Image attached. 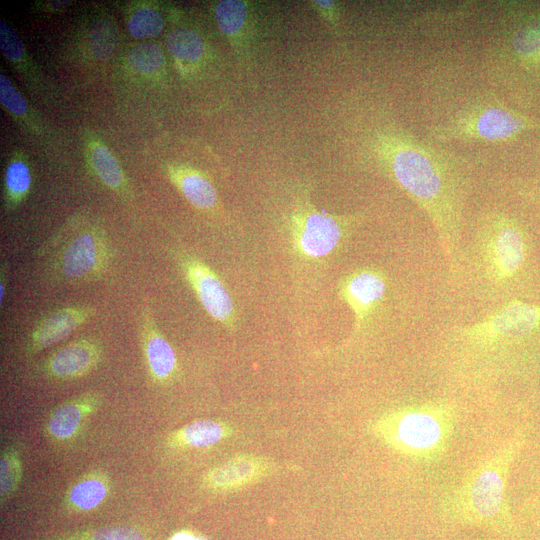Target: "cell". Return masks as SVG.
<instances>
[{
  "mask_svg": "<svg viewBox=\"0 0 540 540\" xmlns=\"http://www.w3.org/2000/svg\"><path fill=\"white\" fill-rule=\"evenodd\" d=\"M372 151L380 169L426 213L448 264L456 266L465 196L459 168L443 153L398 129L378 131Z\"/></svg>",
  "mask_w": 540,
  "mask_h": 540,
  "instance_id": "cell-1",
  "label": "cell"
},
{
  "mask_svg": "<svg viewBox=\"0 0 540 540\" xmlns=\"http://www.w3.org/2000/svg\"><path fill=\"white\" fill-rule=\"evenodd\" d=\"M525 441V432L517 430L474 463L442 496L439 516L445 525L479 529L506 539L519 536L507 487Z\"/></svg>",
  "mask_w": 540,
  "mask_h": 540,
  "instance_id": "cell-2",
  "label": "cell"
},
{
  "mask_svg": "<svg viewBox=\"0 0 540 540\" xmlns=\"http://www.w3.org/2000/svg\"><path fill=\"white\" fill-rule=\"evenodd\" d=\"M457 419L454 403L431 400L384 412L370 424V431L396 454L416 463H434L447 454Z\"/></svg>",
  "mask_w": 540,
  "mask_h": 540,
  "instance_id": "cell-3",
  "label": "cell"
},
{
  "mask_svg": "<svg viewBox=\"0 0 540 540\" xmlns=\"http://www.w3.org/2000/svg\"><path fill=\"white\" fill-rule=\"evenodd\" d=\"M474 253L479 272L490 285L511 286L527 269L531 242L527 230L515 217L491 212L478 225Z\"/></svg>",
  "mask_w": 540,
  "mask_h": 540,
  "instance_id": "cell-4",
  "label": "cell"
},
{
  "mask_svg": "<svg viewBox=\"0 0 540 540\" xmlns=\"http://www.w3.org/2000/svg\"><path fill=\"white\" fill-rule=\"evenodd\" d=\"M359 221V215H332L316 209L309 199L299 200L288 218L293 251L305 260L325 258L340 247Z\"/></svg>",
  "mask_w": 540,
  "mask_h": 540,
  "instance_id": "cell-5",
  "label": "cell"
},
{
  "mask_svg": "<svg viewBox=\"0 0 540 540\" xmlns=\"http://www.w3.org/2000/svg\"><path fill=\"white\" fill-rule=\"evenodd\" d=\"M467 345L495 350L526 341L540 333V305L511 300L486 317L456 329Z\"/></svg>",
  "mask_w": 540,
  "mask_h": 540,
  "instance_id": "cell-6",
  "label": "cell"
},
{
  "mask_svg": "<svg viewBox=\"0 0 540 540\" xmlns=\"http://www.w3.org/2000/svg\"><path fill=\"white\" fill-rule=\"evenodd\" d=\"M534 126V122L503 105L482 103L434 128L431 135L440 141L505 142L516 139Z\"/></svg>",
  "mask_w": 540,
  "mask_h": 540,
  "instance_id": "cell-7",
  "label": "cell"
},
{
  "mask_svg": "<svg viewBox=\"0 0 540 540\" xmlns=\"http://www.w3.org/2000/svg\"><path fill=\"white\" fill-rule=\"evenodd\" d=\"M112 246L102 228L88 226L64 240L51 261V272L57 280L85 283L99 279L112 259Z\"/></svg>",
  "mask_w": 540,
  "mask_h": 540,
  "instance_id": "cell-8",
  "label": "cell"
},
{
  "mask_svg": "<svg viewBox=\"0 0 540 540\" xmlns=\"http://www.w3.org/2000/svg\"><path fill=\"white\" fill-rule=\"evenodd\" d=\"M176 262L207 314L227 329L237 323L233 299L220 276L203 260L186 250L175 253Z\"/></svg>",
  "mask_w": 540,
  "mask_h": 540,
  "instance_id": "cell-9",
  "label": "cell"
},
{
  "mask_svg": "<svg viewBox=\"0 0 540 540\" xmlns=\"http://www.w3.org/2000/svg\"><path fill=\"white\" fill-rule=\"evenodd\" d=\"M388 281L383 271L362 267L345 275L338 284V294L354 316V334L362 332L383 305Z\"/></svg>",
  "mask_w": 540,
  "mask_h": 540,
  "instance_id": "cell-10",
  "label": "cell"
},
{
  "mask_svg": "<svg viewBox=\"0 0 540 540\" xmlns=\"http://www.w3.org/2000/svg\"><path fill=\"white\" fill-rule=\"evenodd\" d=\"M95 314L94 307L73 304L53 309L34 324L26 345L27 354H35L68 337Z\"/></svg>",
  "mask_w": 540,
  "mask_h": 540,
  "instance_id": "cell-11",
  "label": "cell"
},
{
  "mask_svg": "<svg viewBox=\"0 0 540 540\" xmlns=\"http://www.w3.org/2000/svg\"><path fill=\"white\" fill-rule=\"evenodd\" d=\"M103 349L90 337H81L53 352L43 364L44 373L57 380L82 377L98 366Z\"/></svg>",
  "mask_w": 540,
  "mask_h": 540,
  "instance_id": "cell-12",
  "label": "cell"
},
{
  "mask_svg": "<svg viewBox=\"0 0 540 540\" xmlns=\"http://www.w3.org/2000/svg\"><path fill=\"white\" fill-rule=\"evenodd\" d=\"M213 11L220 31L239 54L245 55L257 35L256 6L250 1L221 0L214 4Z\"/></svg>",
  "mask_w": 540,
  "mask_h": 540,
  "instance_id": "cell-13",
  "label": "cell"
},
{
  "mask_svg": "<svg viewBox=\"0 0 540 540\" xmlns=\"http://www.w3.org/2000/svg\"><path fill=\"white\" fill-rule=\"evenodd\" d=\"M0 48L29 90L45 102L53 103L57 96L53 85L37 67L16 31L3 19L0 20Z\"/></svg>",
  "mask_w": 540,
  "mask_h": 540,
  "instance_id": "cell-14",
  "label": "cell"
},
{
  "mask_svg": "<svg viewBox=\"0 0 540 540\" xmlns=\"http://www.w3.org/2000/svg\"><path fill=\"white\" fill-rule=\"evenodd\" d=\"M272 470L273 464L265 457L239 455L209 471L204 482L213 490H234L266 477Z\"/></svg>",
  "mask_w": 540,
  "mask_h": 540,
  "instance_id": "cell-15",
  "label": "cell"
},
{
  "mask_svg": "<svg viewBox=\"0 0 540 540\" xmlns=\"http://www.w3.org/2000/svg\"><path fill=\"white\" fill-rule=\"evenodd\" d=\"M140 328L143 351L151 376L160 382L171 379L177 368L175 351L147 311L142 314Z\"/></svg>",
  "mask_w": 540,
  "mask_h": 540,
  "instance_id": "cell-16",
  "label": "cell"
},
{
  "mask_svg": "<svg viewBox=\"0 0 540 540\" xmlns=\"http://www.w3.org/2000/svg\"><path fill=\"white\" fill-rule=\"evenodd\" d=\"M165 173L182 196L196 209L211 211L217 206L216 188L200 170L172 162L165 165Z\"/></svg>",
  "mask_w": 540,
  "mask_h": 540,
  "instance_id": "cell-17",
  "label": "cell"
},
{
  "mask_svg": "<svg viewBox=\"0 0 540 540\" xmlns=\"http://www.w3.org/2000/svg\"><path fill=\"white\" fill-rule=\"evenodd\" d=\"M85 155L90 170L104 186L123 198L131 196V186L124 170L99 138H86Z\"/></svg>",
  "mask_w": 540,
  "mask_h": 540,
  "instance_id": "cell-18",
  "label": "cell"
},
{
  "mask_svg": "<svg viewBox=\"0 0 540 540\" xmlns=\"http://www.w3.org/2000/svg\"><path fill=\"white\" fill-rule=\"evenodd\" d=\"M0 101L11 117L30 135L42 140L50 138L49 128L41 116L3 72L0 73Z\"/></svg>",
  "mask_w": 540,
  "mask_h": 540,
  "instance_id": "cell-19",
  "label": "cell"
},
{
  "mask_svg": "<svg viewBox=\"0 0 540 540\" xmlns=\"http://www.w3.org/2000/svg\"><path fill=\"white\" fill-rule=\"evenodd\" d=\"M166 47L185 73H194L205 65L207 46L203 37L191 28H175L166 36Z\"/></svg>",
  "mask_w": 540,
  "mask_h": 540,
  "instance_id": "cell-20",
  "label": "cell"
},
{
  "mask_svg": "<svg viewBox=\"0 0 540 540\" xmlns=\"http://www.w3.org/2000/svg\"><path fill=\"white\" fill-rule=\"evenodd\" d=\"M84 51L96 61L110 59L118 44V29L109 14H96L84 26Z\"/></svg>",
  "mask_w": 540,
  "mask_h": 540,
  "instance_id": "cell-21",
  "label": "cell"
},
{
  "mask_svg": "<svg viewBox=\"0 0 540 540\" xmlns=\"http://www.w3.org/2000/svg\"><path fill=\"white\" fill-rule=\"evenodd\" d=\"M511 50L527 68H540V12L522 20L510 37Z\"/></svg>",
  "mask_w": 540,
  "mask_h": 540,
  "instance_id": "cell-22",
  "label": "cell"
},
{
  "mask_svg": "<svg viewBox=\"0 0 540 540\" xmlns=\"http://www.w3.org/2000/svg\"><path fill=\"white\" fill-rule=\"evenodd\" d=\"M96 399L93 394L85 395L57 407L48 421L50 434L61 440L73 436L81 425L84 415L93 410Z\"/></svg>",
  "mask_w": 540,
  "mask_h": 540,
  "instance_id": "cell-23",
  "label": "cell"
},
{
  "mask_svg": "<svg viewBox=\"0 0 540 540\" xmlns=\"http://www.w3.org/2000/svg\"><path fill=\"white\" fill-rule=\"evenodd\" d=\"M32 184L28 160L21 154L9 158L4 171L3 198L6 210H15L29 194Z\"/></svg>",
  "mask_w": 540,
  "mask_h": 540,
  "instance_id": "cell-24",
  "label": "cell"
},
{
  "mask_svg": "<svg viewBox=\"0 0 540 540\" xmlns=\"http://www.w3.org/2000/svg\"><path fill=\"white\" fill-rule=\"evenodd\" d=\"M231 428L214 420H198L176 431L172 444L181 447H209L231 434Z\"/></svg>",
  "mask_w": 540,
  "mask_h": 540,
  "instance_id": "cell-25",
  "label": "cell"
},
{
  "mask_svg": "<svg viewBox=\"0 0 540 540\" xmlns=\"http://www.w3.org/2000/svg\"><path fill=\"white\" fill-rule=\"evenodd\" d=\"M126 64L132 72L153 77L164 73L166 58L162 48L153 42H142L133 45L127 52Z\"/></svg>",
  "mask_w": 540,
  "mask_h": 540,
  "instance_id": "cell-26",
  "label": "cell"
},
{
  "mask_svg": "<svg viewBox=\"0 0 540 540\" xmlns=\"http://www.w3.org/2000/svg\"><path fill=\"white\" fill-rule=\"evenodd\" d=\"M127 28L135 38L156 37L165 28L162 13L152 4H137L127 16Z\"/></svg>",
  "mask_w": 540,
  "mask_h": 540,
  "instance_id": "cell-27",
  "label": "cell"
},
{
  "mask_svg": "<svg viewBox=\"0 0 540 540\" xmlns=\"http://www.w3.org/2000/svg\"><path fill=\"white\" fill-rule=\"evenodd\" d=\"M106 492V486L101 480L86 479L72 487L69 500L79 509L90 510L103 501Z\"/></svg>",
  "mask_w": 540,
  "mask_h": 540,
  "instance_id": "cell-28",
  "label": "cell"
},
{
  "mask_svg": "<svg viewBox=\"0 0 540 540\" xmlns=\"http://www.w3.org/2000/svg\"><path fill=\"white\" fill-rule=\"evenodd\" d=\"M1 495L8 496L17 486L20 478V463L13 453L1 459Z\"/></svg>",
  "mask_w": 540,
  "mask_h": 540,
  "instance_id": "cell-29",
  "label": "cell"
},
{
  "mask_svg": "<svg viewBox=\"0 0 540 540\" xmlns=\"http://www.w3.org/2000/svg\"><path fill=\"white\" fill-rule=\"evenodd\" d=\"M93 540H144L135 529L122 526L104 527L91 534Z\"/></svg>",
  "mask_w": 540,
  "mask_h": 540,
  "instance_id": "cell-30",
  "label": "cell"
},
{
  "mask_svg": "<svg viewBox=\"0 0 540 540\" xmlns=\"http://www.w3.org/2000/svg\"><path fill=\"white\" fill-rule=\"evenodd\" d=\"M311 5L334 31L338 30L341 17V5L339 2L315 0L311 2Z\"/></svg>",
  "mask_w": 540,
  "mask_h": 540,
  "instance_id": "cell-31",
  "label": "cell"
},
{
  "mask_svg": "<svg viewBox=\"0 0 540 540\" xmlns=\"http://www.w3.org/2000/svg\"><path fill=\"white\" fill-rule=\"evenodd\" d=\"M69 0H48L35 2L34 10L38 13L53 14L59 13L71 5Z\"/></svg>",
  "mask_w": 540,
  "mask_h": 540,
  "instance_id": "cell-32",
  "label": "cell"
},
{
  "mask_svg": "<svg viewBox=\"0 0 540 540\" xmlns=\"http://www.w3.org/2000/svg\"><path fill=\"white\" fill-rule=\"evenodd\" d=\"M7 267L6 263L2 262L0 270V305L2 306L7 292Z\"/></svg>",
  "mask_w": 540,
  "mask_h": 540,
  "instance_id": "cell-33",
  "label": "cell"
},
{
  "mask_svg": "<svg viewBox=\"0 0 540 540\" xmlns=\"http://www.w3.org/2000/svg\"><path fill=\"white\" fill-rule=\"evenodd\" d=\"M171 540H204V539L188 532H179L175 534L171 538Z\"/></svg>",
  "mask_w": 540,
  "mask_h": 540,
  "instance_id": "cell-34",
  "label": "cell"
}]
</instances>
